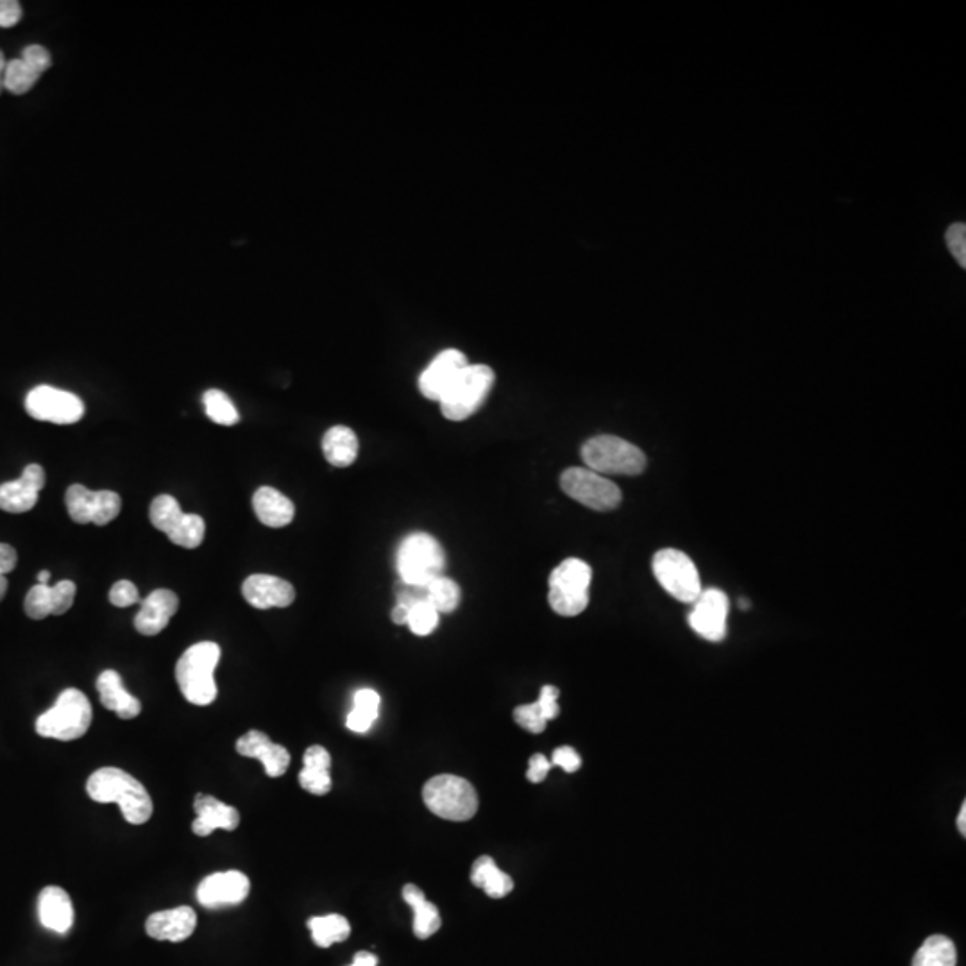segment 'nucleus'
<instances>
[{"label":"nucleus","instance_id":"nucleus-38","mask_svg":"<svg viewBox=\"0 0 966 966\" xmlns=\"http://www.w3.org/2000/svg\"><path fill=\"white\" fill-rule=\"evenodd\" d=\"M24 609L31 619H43L51 616V585H34L33 589L27 593Z\"/></svg>","mask_w":966,"mask_h":966},{"label":"nucleus","instance_id":"nucleus-25","mask_svg":"<svg viewBox=\"0 0 966 966\" xmlns=\"http://www.w3.org/2000/svg\"><path fill=\"white\" fill-rule=\"evenodd\" d=\"M403 899L414 909V933L419 940H428L441 929L442 920L439 909L426 900L423 891L419 890L416 884H407L403 888Z\"/></svg>","mask_w":966,"mask_h":966},{"label":"nucleus","instance_id":"nucleus-5","mask_svg":"<svg viewBox=\"0 0 966 966\" xmlns=\"http://www.w3.org/2000/svg\"><path fill=\"white\" fill-rule=\"evenodd\" d=\"M423 800L435 816L450 822H467L478 811V795L469 780L437 775L424 784Z\"/></svg>","mask_w":966,"mask_h":966},{"label":"nucleus","instance_id":"nucleus-12","mask_svg":"<svg viewBox=\"0 0 966 966\" xmlns=\"http://www.w3.org/2000/svg\"><path fill=\"white\" fill-rule=\"evenodd\" d=\"M729 598L720 589H707L696 598L689 614V625L696 634L712 643H720L727 636Z\"/></svg>","mask_w":966,"mask_h":966},{"label":"nucleus","instance_id":"nucleus-46","mask_svg":"<svg viewBox=\"0 0 966 966\" xmlns=\"http://www.w3.org/2000/svg\"><path fill=\"white\" fill-rule=\"evenodd\" d=\"M559 689L555 686H544L541 689V695H539V700H537V705L541 707L543 711L544 718L551 721L555 720L559 716Z\"/></svg>","mask_w":966,"mask_h":966},{"label":"nucleus","instance_id":"nucleus-37","mask_svg":"<svg viewBox=\"0 0 966 966\" xmlns=\"http://www.w3.org/2000/svg\"><path fill=\"white\" fill-rule=\"evenodd\" d=\"M407 625L416 636H430L439 625V612L428 602L417 603L416 607L410 609Z\"/></svg>","mask_w":966,"mask_h":966},{"label":"nucleus","instance_id":"nucleus-29","mask_svg":"<svg viewBox=\"0 0 966 966\" xmlns=\"http://www.w3.org/2000/svg\"><path fill=\"white\" fill-rule=\"evenodd\" d=\"M956 961L954 943L945 936H931L916 952L913 966H956Z\"/></svg>","mask_w":966,"mask_h":966},{"label":"nucleus","instance_id":"nucleus-4","mask_svg":"<svg viewBox=\"0 0 966 966\" xmlns=\"http://www.w3.org/2000/svg\"><path fill=\"white\" fill-rule=\"evenodd\" d=\"M399 578L405 584L428 585L442 577L446 555L439 541L432 535L417 532L399 544L396 555Z\"/></svg>","mask_w":966,"mask_h":966},{"label":"nucleus","instance_id":"nucleus-3","mask_svg":"<svg viewBox=\"0 0 966 966\" xmlns=\"http://www.w3.org/2000/svg\"><path fill=\"white\" fill-rule=\"evenodd\" d=\"M92 705L79 689H65L52 709L36 721V732L42 738L74 741L83 738L92 725Z\"/></svg>","mask_w":966,"mask_h":966},{"label":"nucleus","instance_id":"nucleus-40","mask_svg":"<svg viewBox=\"0 0 966 966\" xmlns=\"http://www.w3.org/2000/svg\"><path fill=\"white\" fill-rule=\"evenodd\" d=\"M76 584L72 580H61L56 585H51L52 614L61 616L70 611L76 598Z\"/></svg>","mask_w":966,"mask_h":966},{"label":"nucleus","instance_id":"nucleus-15","mask_svg":"<svg viewBox=\"0 0 966 966\" xmlns=\"http://www.w3.org/2000/svg\"><path fill=\"white\" fill-rule=\"evenodd\" d=\"M51 54L42 45H29L17 60L6 63L4 90L9 94L24 95L33 88L43 72L51 68Z\"/></svg>","mask_w":966,"mask_h":966},{"label":"nucleus","instance_id":"nucleus-6","mask_svg":"<svg viewBox=\"0 0 966 966\" xmlns=\"http://www.w3.org/2000/svg\"><path fill=\"white\" fill-rule=\"evenodd\" d=\"M585 466L598 475L637 476L646 469L643 451L614 435H598L582 446Z\"/></svg>","mask_w":966,"mask_h":966},{"label":"nucleus","instance_id":"nucleus-9","mask_svg":"<svg viewBox=\"0 0 966 966\" xmlns=\"http://www.w3.org/2000/svg\"><path fill=\"white\" fill-rule=\"evenodd\" d=\"M653 575L666 593L678 602L695 603L702 593V582L695 562L682 551L661 550L653 557Z\"/></svg>","mask_w":966,"mask_h":966},{"label":"nucleus","instance_id":"nucleus-1","mask_svg":"<svg viewBox=\"0 0 966 966\" xmlns=\"http://www.w3.org/2000/svg\"><path fill=\"white\" fill-rule=\"evenodd\" d=\"M88 797L99 804H117L124 818L133 825L149 822L153 816V800L147 789L120 768H101L86 782Z\"/></svg>","mask_w":966,"mask_h":966},{"label":"nucleus","instance_id":"nucleus-52","mask_svg":"<svg viewBox=\"0 0 966 966\" xmlns=\"http://www.w3.org/2000/svg\"><path fill=\"white\" fill-rule=\"evenodd\" d=\"M408 616H410V609L405 605H399V603H396V607L392 609V614H390V618L396 625H407Z\"/></svg>","mask_w":966,"mask_h":966},{"label":"nucleus","instance_id":"nucleus-33","mask_svg":"<svg viewBox=\"0 0 966 966\" xmlns=\"http://www.w3.org/2000/svg\"><path fill=\"white\" fill-rule=\"evenodd\" d=\"M203 405L206 416L210 417L215 424L233 426L240 421L237 407L222 390L212 389L204 392Z\"/></svg>","mask_w":966,"mask_h":966},{"label":"nucleus","instance_id":"nucleus-8","mask_svg":"<svg viewBox=\"0 0 966 966\" xmlns=\"http://www.w3.org/2000/svg\"><path fill=\"white\" fill-rule=\"evenodd\" d=\"M494 371L489 365L469 364L439 401L442 414L450 421H464L476 414L494 385Z\"/></svg>","mask_w":966,"mask_h":966},{"label":"nucleus","instance_id":"nucleus-17","mask_svg":"<svg viewBox=\"0 0 966 966\" xmlns=\"http://www.w3.org/2000/svg\"><path fill=\"white\" fill-rule=\"evenodd\" d=\"M237 752L244 757L258 759L269 777H281L289 770L290 754L285 746L272 743L260 730H249L237 741Z\"/></svg>","mask_w":966,"mask_h":966},{"label":"nucleus","instance_id":"nucleus-57","mask_svg":"<svg viewBox=\"0 0 966 966\" xmlns=\"http://www.w3.org/2000/svg\"><path fill=\"white\" fill-rule=\"evenodd\" d=\"M6 591H8V580H6V577H2V575H0V600L4 598Z\"/></svg>","mask_w":966,"mask_h":966},{"label":"nucleus","instance_id":"nucleus-18","mask_svg":"<svg viewBox=\"0 0 966 966\" xmlns=\"http://www.w3.org/2000/svg\"><path fill=\"white\" fill-rule=\"evenodd\" d=\"M197 925V915L192 907L181 906L167 911H158L147 918L145 931L158 941H185L190 938Z\"/></svg>","mask_w":966,"mask_h":966},{"label":"nucleus","instance_id":"nucleus-21","mask_svg":"<svg viewBox=\"0 0 966 966\" xmlns=\"http://www.w3.org/2000/svg\"><path fill=\"white\" fill-rule=\"evenodd\" d=\"M38 916L45 929L67 934L74 925V906L67 891L47 886L38 899Z\"/></svg>","mask_w":966,"mask_h":966},{"label":"nucleus","instance_id":"nucleus-55","mask_svg":"<svg viewBox=\"0 0 966 966\" xmlns=\"http://www.w3.org/2000/svg\"><path fill=\"white\" fill-rule=\"evenodd\" d=\"M4 72H6V58L0 51V92L4 90Z\"/></svg>","mask_w":966,"mask_h":966},{"label":"nucleus","instance_id":"nucleus-2","mask_svg":"<svg viewBox=\"0 0 966 966\" xmlns=\"http://www.w3.org/2000/svg\"><path fill=\"white\" fill-rule=\"evenodd\" d=\"M221 661V648L212 641L190 646L176 664V680L190 704L210 705L217 698L215 668Z\"/></svg>","mask_w":966,"mask_h":966},{"label":"nucleus","instance_id":"nucleus-36","mask_svg":"<svg viewBox=\"0 0 966 966\" xmlns=\"http://www.w3.org/2000/svg\"><path fill=\"white\" fill-rule=\"evenodd\" d=\"M122 501L117 492L94 491V505H92V523L104 526L119 516Z\"/></svg>","mask_w":966,"mask_h":966},{"label":"nucleus","instance_id":"nucleus-10","mask_svg":"<svg viewBox=\"0 0 966 966\" xmlns=\"http://www.w3.org/2000/svg\"><path fill=\"white\" fill-rule=\"evenodd\" d=\"M560 487L569 498L598 512L618 509L621 491L609 478L587 467H569L560 476Z\"/></svg>","mask_w":966,"mask_h":966},{"label":"nucleus","instance_id":"nucleus-53","mask_svg":"<svg viewBox=\"0 0 966 966\" xmlns=\"http://www.w3.org/2000/svg\"><path fill=\"white\" fill-rule=\"evenodd\" d=\"M378 965V958L374 954H369V952H358L353 963L349 966H376Z\"/></svg>","mask_w":966,"mask_h":966},{"label":"nucleus","instance_id":"nucleus-42","mask_svg":"<svg viewBox=\"0 0 966 966\" xmlns=\"http://www.w3.org/2000/svg\"><path fill=\"white\" fill-rule=\"evenodd\" d=\"M396 600L399 605H405L408 609L416 607L417 603L428 602V585L401 584L396 585Z\"/></svg>","mask_w":966,"mask_h":966},{"label":"nucleus","instance_id":"nucleus-54","mask_svg":"<svg viewBox=\"0 0 966 966\" xmlns=\"http://www.w3.org/2000/svg\"><path fill=\"white\" fill-rule=\"evenodd\" d=\"M958 829L961 836H966V804L961 805V811H959Z\"/></svg>","mask_w":966,"mask_h":966},{"label":"nucleus","instance_id":"nucleus-19","mask_svg":"<svg viewBox=\"0 0 966 966\" xmlns=\"http://www.w3.org/2000/svg\"><path fill=\"white\" fill-rule=\"evenodd\" d=\"M179 598L169 589H158L149 594L136 614L135 628L142 636H158L178 612Z\"/></svg>","mask_w":966,"mask_h":966},{"label":"nucleus","instance_id":"nucleus-56","mask_svg":"<svg viewBox=\"0 0 966 966\" xmlns=\"http://www.w3.org/2000/svg\"><path fill=\"white\" fill-rule=\"evenodd\" d=\"M49 580H51V573H49V571H40V575H38V584L49 585Z\"/></svg>","mask_w":966,"mask_h":966},{"label":"nucleus","instance_id":"nucleus-43","mask_svg":"<svg viewBox=\"0 0 966 966\" xmlns=\"http://www.w3.org/2000/svg\"><path fill=\"white\" fill-rule=\"evenodd\" d=\"M110 602L115 605V607H131L135 603L140 602V593L136 589V585L129 580H120L117 584L111 587L110 591Z\"/></svg>","mask_w":966,"mask_h":966},{"label":"nucleus","instance_id":"nucleus-39","mask_svg":"<svg viewBox=\"0 0 966 966\" xmlns=\"http://www.w3.org/2000/svg\"><path fill=\"white\" fill-rule=\"evenodd\" d=\"M514 720L521 729L528 730L532 734H541L548 725V720L544 718L541 707L535 704L519 705L514 711Z\"/></svg>","mask_w":966,"mask_h":966},{"label":"nucleus","instance_id":"nucleus-13","mask_svg":"<svg viewBox=\"0 0 966 966\" xmlns=\"http://www.w3.org/2000/svg\"><path fill=\"white\" fill-rule=\"evenodd\" d=\"M251 882L237 870L213 873L201 881L197 888V900L206 909L238 906L247 899Z\"/></svg>","mask_w":966,"mask_h":966},{"label":"nucleus","instance_id":"nucleus-24","mask_svg":"<svg viewBox=\"0 0 966 966\" xmlns=\"http://www.w3.org/2000/svg\"><path fill=\"white\" fill-rule=\"evenodd\" d=\"M322 453L331 466L349 467L358 457V437L348 426H333L322 437Z\"/></svg>","mask_w":966,"mask_h":966},{"label":"nucleus","instance_id":"nucleus-50","mask_svg":"<svg viewBox=\"0 0 966 966\" xmlns=\"http://www.w3.org/2000/svg\"><path fill=\"white\" fill-rule=\"evenodd\" d=\"M20 480L26 483L29 489L40 492L43 489V485H45V471H43L42 466H38V464H31V466H27L26 469H24V473H22V476H20Z\"/></svg>","mask_w":966,"mask_h":966},{"label":"nucleus","instance_id":"nucleus-7","mask_svg":"<svg viewBox=\"0 0 966 966\" xmlns=\"http://www.w3.org/2000/svg\"><path fill=\"white\" fill-rule=\"evenodd\" d=\"M593 571L580 559H566L550 575V607L564 618H573L589 605V585Z\"/></svg>","mask_w":966,"mask_h":966},{"label":"nucleus","instance_id":"nucleus-51","mask_svg":"<svg viewBox=\"0 0 966 966\" xmlns=\"http://www.w3.org/2000/svg\"><path fill=\"white\" fill-rule=\"evenodd\" d=\"M17 551L9 544L0 543V575L6 577L17 566Z\"/></svg>","mask_w":966,"mask_h":966},{"label":"nucleus","instance_id":"nucleus-26","mask_svg":"<svg viewBox=\"0 0 966 966\" xmlns=\"http://www.w3.org/2000/svg\"><path fill=\"white\" fill-rule=\"evenodd\" d=\"M471 881L476 888H482L491 899H503L514 890V881L507 873L501 872L491 856L476 859L471 872Z\"/></svg>","mask_w":966,"mask_h":966},{"label":"nucleus","instance_id":"nucleus-44","mask_svg":"<svg viewBox=\"0 0 966 966\" xmlns=\"http://www.w3.org/2000/svg\"><path fill=\"white\" fill-rule=\"evenodd\" d=\"M945 240H947V246H949L950 251L954 258L958 260L961 267L966 265V228L965 224H952L947 235H945Z\"/></svg>","mask_w":966,"mask_h":966},{"label":"nucleus","instance_id":"nucleus-58","mask_svg":"<svg viewBox=\"0 0 966 966\" xmlns=\"http://www.w3.org/2000/svg\"><path fill=\"white\" fill-rule=\"evenodd\" d=\"M739 607H741V609H748V607H750V603L746 602V600H741V602H739Z\"/></svg>","mask_w":966,"mask_h":966},{"label":"nucleus","instance_id":"nucleus-47","mask_svg":"<svg viewBox=\"0 0 966 966\" xmlns=\"http://www.w3.org/2000/svg\"><path fill=\"white\" fill-rule=\"evenodd\" d=\"M303 763H305L303 768H312V770H324V772H330V752H328L326 748H322V746L319 745L310 746V748H308V750L305 752Z\"/></svg>","mask_w":966,"mask_h":966},{"label":"nucleus","instance_id":"nucleus-27","mask_svg":"<svg viewBox=\"0 0 966 966\" xmlns=\"http://www.w3.org/2000/svg\"><path fill=\"white\" fill-rule=\"evenodd\" d=\"M378 714H380V695L373 689H360L356 691L353 698V709L348 714L346 725L356 734H365L373 727L374 721L378 720Z\"/></svg>","mask_w":966,"mask_h":966},{"label":"nucleus","instance_id":"nucleus-23","mask_svg":"<svg viewBox=\"0 0 966 966\" xmlns=\"http://www.w3.org/2000/svg\"><path fill=\"white\" fill-rule=\"evenodd\" d=\"M253 507L262 525L283 528L290 525L296 516L294 503L272 487H260L253 496Z\"/></svg>","mask_w":966,"mask_h":966},{"label":"nucleus","instance_id":"nucleus-14","mask_svg":"<svg viewBox=\"0 0 966 966\" xmlns=\"http://www.w3.org/2000/svg\"><path fill=\"white\" fill-rule=\"evenodd\" d=\"M467 358L458 349H446L433 358L432 364L424 369L419 378V390L424 398L441 401L451 385L467 367Z\"/></svg>","mask_w":966,"mask_h":966},{"label":"nucleus","instance_id":"nucleus-45","mask_svg":"<svg viewBox=\"0 0 966 966\" xmlns=\"http://www.w3.org/2000/svg\"><path fill=\"white\" fill-rule=\"evenodd\" d=\"M551 766H560L564 772L575 773L582 766V759L575 748L560 746L551 755Z\"/></svg>","mask_w":966,"mask_h":966},{"label":"nucleus","instance_id":"nucleus-28","mask_svg":"<svg viewBox=\"0 0 966 966\" xmlns=\"http://www.w3.org/2000/svg\"><path fill=\"white\" fill-rule=\"evenodd\" d=\"M308 927L315 945L321 949H328L333 943L346 941L351 934V925L340 915L315 916L308 920Z\"/></svg>","mask_w":966,"mask_h":966},{"label":"nucleus","instance_id":"nucleus-30","mask_svg":"<svg viewBox=\"0 0 966 966\" xmlns=\"http://www.w3.org/2000/svg\"><path fill=\"white\" fill-rule=\"evenodd\" d=\"M38 494L40 492L29 489L20 478L15 482L2 483L0 485V510L11 512V514L29 512L38 503Z\"/></svg>","mask_w":966,"mask_h":966},{"label":"nucleus","instance_id":"nucleus-35","mask_svg":"<svg viewBox=\"0 0 966 966\" xmlns=\"http://www.w3.org/2000/svg\"><path fill=\"white\" fill-rule=\"evenodd\" d=\"M183 514L185 512L179 507L178 500L172 498L169 494H161L158 498H154L151 509H149V517H151L154 528H158L160 532H165V534L178 523Z\"/></svg>","mask_w":966,"mask_h":966},{"label":"nucleus","instance_id":"nucleus-34","mask_svg":"<svg viewBox=\"0 0 966 966\" xmlns=\"http://www.w3.org/2000/svg\"><path fill=\"white\" fill-rule=\"evenodd\" d=\"M68 514L77 525L92 523V505H94V491L86 489L85 485H70L65 494Z\"/></svg>","mask_w":966,"mask_h":966},{"label":"nucleus","instance_id":"nucleus-11","mask_svg":"<svg viewBox=\"0 0 966 966\" xmlns=\"http://www.w3.org/2000/svg\"><path fill=\"white\" fill-rule=\"evenodd\" d=\"M26 410L29 416L38 421L74 424L85 416V403L72 392L40 385L27 394Z\"/></svg>","mask_w":966,"mask_h":966},{"label":"nucleus","instance_id":"nucleus-20","mask_svg":"<svg viewBox=\"0 0 966 966\" xmlns=\"http://www.w3.org/2000/svg\"><path fill=\"white\" fill-rule=\"evenodd\" d=\"M195 818L192 831L197 836H210L217 829L235 831L240 823V813L231 805L222 804L210 795H197L194 802Z\"/></svg>","mask_w":966,"mask_h":966},{"label":"nucleus","instance_id":"nucleus-16","mask_svg":"<svg viewBox=\"0 0 966 966\" xmlns=\"http://www.w3.org/2000/svg\"><path fill=\"white\" fill-rule=\"evenodd\" d=\"M242 594L249 605L267 611L272 607H289L296 600V589L283 578L272 575H251L242 585Z\"/></svg>","mask_w":966,"mask_h":966},{"label":"nucleus","instance_id":"nucleus-41","mask_svg":"<svg viewBox=\"0 0 966 966\" xmlns=\"http://www.w3.org/2000/svg\"><path fill=\"white\" fill-rule=\"evenodd\" d=\"M299 784L301 788L312 793V795H326L330 793L331 789V775L330 772H324V770H312V768H303L301 773H299Z\"/></svg>","mask_w":966,"mask_h":966},{"label":"nucleus","instance_id":"nucleus-22","mask_svg":"<svg viewBox=\"0 0 966 966\" xmlns=\"http://www.w3.org/2000/svg\"><path fill=\"white\" fill-rule=\"evenodd\" d=\"M97 689L101 695V704L115 712L122 720H133L142 712L140 700L136 696L129 695L117 671H102L97 678Z\"/></svg>","mask_w":966,"mask_h":966},{"label":"nucleus","instance_id":"nucleus-49","mask_svg":"<svg viewBox=\"0 0 966 966\" xmlns=\"http://www.w3.org/2000/svg\"><path fill=\"white\" fill-rule=\"evenodd\" d=\"M551 763L548 761V757H544L543 754H535L532 759H530V766H528V772H526V777L530 782L534 784H539L543 782L548 773H550Z\"/></svg>","mask_w":966,"mask_h":966},{"label":"nucleus","instance_id":"nucleus-31","mask_svg":"<svg viewBox=\"0 0 966 966\" xmlns=\"http://www.w3.org/2000/svg\"><path fill=\"white\" fill-rule=\"evenodd\" d=\"M204 530H206V526H204L203 517L197 516V514H183L178 523L170 528L167 535H169L172 543L178 544L181 548L194 550L203 543Z\"/></svg>","mask_w":966,"mask_h":966},{"label":"nucleus","instance_id":"nucleus-32","mask_svg":"<svg viewBox=\"0 0 966 966\" xmlns=\"http://www.w3.org/2000/svg\"><path fill=\"white\" fill-rule=\"evenodd\" d=\"M460 598H462L460 587L451 578H435L432 584H428V603L439 614L441 612L442 614H450V612L457 611Z\"/></svg>","mask_w":966,"mask_h":966},{"label":"nucleus","instance_id":"nucleus-48","mask_svg":"<svg viewBox=\"0 0 966 966\" xmlns=\"http://www.w3.org/2000/svg\"><path fill=\"white\" fill-rule=\"evenodd\" d=\"M22 18V6L17 0H0V27L17 26Z\"/></svg>","mask_w":966,"mask_h":966}]
</instances>
